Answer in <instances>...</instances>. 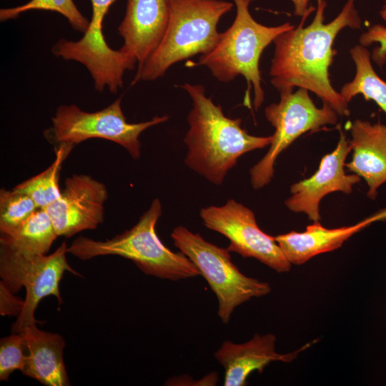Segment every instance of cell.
Wrapping results in <instances>:
<instances>
[{
  "label": "cell",
  "instance_id": "6da1fadb",
  "mask_svg": "<svg viewBox=\"0 0 386 386\" xmlns=\"http://www.w3.org/2000/svg\"><path fill=\"white\" fill-rule=\"evenodd\" d=\"M327 3L317 0L315 16L304 27L302 17L294 29L277 36L269 69L270 82L279 92L304 88L315 94L339 116H348V103L332 86L329 68L336 54L332 46L337 34L345 27L359 29L362 21L355 0H347L332 21L324 24Z\"/></svg>",
  "mask_w": 386,
  "mask_h": 386
},
{
  "label": "cell",
  "instance_id": "7a4b0ae2",
  "mask_svg": "<svg viewBox=\"0 0 386 386\" xmlns=\"http://www.w3.org/2000/svg\"><path fill=\"white\" fill-rule=\"evenodd\" d=\"M179 87L192 101L187 116L189 128L184 138L187 147L184 163L209 182L222 184L242 155L271 144L272 135L249 134L242 127L240 118L225 116L222 106L206 96L202 84L184 83Z\"/></svg>",
  "mask_w": 386,
  "mask_h": 386
},
{
  "label": "cell",
  "instance_id": "3957f363",
  "mask_svg": "<svg viewBox=\"0 0 386 386\" xmlns=\"http://www.w3.org/2000/svg\"><path fill=\"white\" fill-rule=\"evenodd\" d=\"M233 6L224 0H169V19L162 39L137 71L132 84L157 79L173 64L210 52L220 37L218 23Z\"/></svg>",
  "mask_w": 386,
  "mask_h": 386
},
{
  "label": "cell",
  "instance_id": "277c9868",
  "mask_svg": "<svg viewBox=\"0 0 386 386\" xmlns=\"http://www.w3.org/2000/svg\"><path fill=\"white\" fill-rule=\"evenodd\" d=\"M161 214L162 204L156 198L131 229L105 241L79 237L68 246L67 253L82 260L120 256L132 260L147 275L172 281L201 275L187 256L181 251H171L159 239L155 226Z\"/></svg>",
  "mask_w": 386,
  "mask_h": 386
},
{
  "label": "cell",
  "instance_id": "5b68a950",
  "mask_svg": "<svg viewBox=\"0 0 386 386\" xmlns=\"http://www.w3.org/2000/svg\"><path fill=\"white\" fill-rule=\"evenodd\" d=\"M236 16L232 25L221 33L214 48L201 55L197 63L207 67L222 83L241 75L247 84V96L254 91V106L258 109L264 100L259 62L264 49L281 34L295 27L290 22L267 26L258 23L249 10L250 0H233Z\"/></svg>",
  "mask_w": 386,
  "mask_h": 386
},
{
  "label": "cell",
  "instance_id": "8992f818",
  "mask_svg": "<svg viewBox=\"0 0 386 386\" xmlns=\"http://www.w3.org/2000/svg\"><path fill=\"white\" fill-rule=\"evenodd\" d=\"M174 244L197 266L218 300L217 314L227 324L234 309L270 293L269 284L248 277L232 262L229 251L179 225L171 233Z\"/></svg>",
  "mask_w": 386,
  "mask_h": 386
},
{
  "label": "cell",
  "instance_id": "52a82bcc",
  "mask_svg": "<svg viewBox=\"0 0 386 386\" xmlns=\"http://www.w3.org/2000/svg\"><path fill=\"white\" fill-rule=\"evenodd\" d=\"M279 94V102L264 109L265 117L274 128V132L266 154L249 169L250 182L254 189L271 182L276 159L295 139L305 132L336 124L340 117L327 104L317 107L306 89Z\"/></svg>",
  "mask_w": 386,
  "mask_h": 386
},
{
  "label": "cell",
  "instance_id": "ba28073f",
  "mask_svg": "<svg viewBox=\"0 0 386 386\" xmlns=\"http://www.w3.org/2000/svg\"><path fill=\"white\" fill-rule=\"evenodd\" d=\"M67 247L63 242L49 255L29 256L0 246L1 281L14 294L26 289L24 308L12 325L13 333H21L36 324L34 312L43 298L53 295L61 304L59 283L66 271L80 275L67 262Z\"/></svg>",
  "mask_w": 386,
  "mask_h": 386
},
{
  "label": "cell",
  "instance_id": "9c48e42d",
  "mask_svg": "<svg viewBox=\"0 0 386 386\" xmlns=\"http://www.w3.org/2000/svg\"><path fill=\"white\" fill-rule=\"evenodd\" d=\"M122 96L106 108L87 112L74 104L59 106L51 118L49 137L59 144H77L91 138H100L123 147L134 159L141 155L140 134L147 129L164 123L167 115L129 123L122 109Z\"/></svg>",
  "mask_w": 386,
  "mask_h": 386
},
{
  "label": "cell",
  "instance_id": "30bf717a",
  "mask_svg": "<svg viewBox=\"0 0 386 386\" xmlns=\"http://www.w3.org/2000/svg\"><path fill=\"white\" fill-rule=\"evenodd\" d=\"M203 224L229 241L227 249L244 258H254L279 273L287 272L292 264L282 253L274 237L257 225L254 212L233 199L222 206L202 208Z\"/></svg>",
  "mask_w": 386,
  "mask_h": 386
},
{
  "label": "cell",
  "instance_id": "8fae6325",
  "mask_svg": "<svg viewBox=\"0 0 386 386\" xmlns=\"http://www.w3.org/2000/svg\"><path fill=\"white\" fill-rule=\"evenodd\" d=\"M107 198L104 184L89 175L73 174L65 179L59 197L44 209L57 235L70 237L104 222Z\"/></svg>",
  "mask_w": 386,
  "mask_h": 386
},
{
  "label": "cell",
  "instance_id": "7c38bea8",
  "mask_svg": "<svg viewBox=\"0 0 386 386\" xmlns=\"http://www.w3.org/2000/svg\"><path fill=\"white\" fill-rule=\"evenodd\" d=\"M340 134L335 149L322 157L315 174L291 185L292 195L284 202L288 209L305 213L313 222L321 219L320 204L324 197L335 192L350 194L361 180L357 174L345 172V161L352 147L341 129Z\"/></svg>",
  "mask_w": 386,
  "mask_h": 386
},
{
  "label": "cell",
  "instance_id": "4fadbf2b",
  "mask_svg": "<svg viewBox=\"0 0 386 386\" xmlns=\"http://www.w3.org/2000/svg\"><path fill=\"white\" fill-rule=\"evenodd\" d=\"M169 19V0H127L124 17L118 26L124 41L120 50L137 61V70L157 49Z\"/></svg>",
  "mask_w": 386,
  "mask_h": 386
},
{
  "label": "cell",
  "instance_id": "5bb4252c",
  "mask_svg": "<svg viewBox=\"0 0 386 386\" xmlns=\"http://www.w3.org/2000/svg\"><path fill=\"white\" fill-rule=\"evenodd\" d=\"M276 336L272 333H256L244 343L224 341L214 354L224 369L223 385L244 386L253 372L261 373L272 362H291L312 344H306L292 352L280 354L276 352Z\"/></svg>",
  "mask_w": 386,
  "mask_h": 386
},
{
  "label": "cell",
  "instance_id": "9a60e30c",
  "mask_svg": "<svg viewBox=\"0 0 386 386\" xmlns=\"http://www.w3.org/2000/svg\"><path fill=\"white\" fill-rule=\"evenodd\" d=\"M350 133L352 155L345 168L366 182L367 197L375 199L386 182V124L357 119Z\"/></svg>",
  "mask_w": 386,
  "mask_h": 386
},
{
  "label": "cell",
  "instance_id": "2e32d148",
  "mask_svg": "<svg viewBox=\"0 0 386 386\" xmlns=\"http://www.w3.org/2000/svg\"><path fill=\"white\" fill-rule=\"evenodd\" d=\"M21 334L28 350L23 373L47 386L70 385L63 358L62 336L39 330L36 324L27 327Z\"/></svg>",
  "mask_w": 386,
  "mask_h": 386
},
{
  "label": "cell",
  "instance_id": "e0dca14e",
  "mask_svg": "<svg viewBox=\"0 0 386 386\" xmlns=\"http://www.w3.org/2000/svg\"><path fill=\"white\" fill-rule=\"evenodd\" d=\"M369 226L365 219L351 226L327 228L320 221L308 225L304 232L292 231L274 237L291 264L301 265L312 257L340 248L345 242Z\"/></svg>",
  "mask_w": 386,
  "mask_h": 386
},
{
  "label": "cell",
  "instance_id": "ac0fdd59",
  "mask_svg": "<svg viewBox=\"0 0 386 386\" xmlns=\"http://www.w3.org/2000/svg\"><path fill=\"white\" fill-rule=\"evenodd\" d=\"M57 237L45 209L38 208L17 226L1 231L0 246L24 255H43Z\"/></svg>",
  "mask_w": 386,
  "mask_h": 386
},
{
  "label": "cell",
  "instance_id": "d6986e66",
  "mask_svg": "<svg viewBox=\"0 0 386 386\" xmlns=\"http://www.w3.org/2000/svg\"><path fill=\"white\" fill-rule=\"evenodd\" d=\"M355 64L354 79L340 89V94L349 103L361 94L366 100L374 101L386 114V81L375 72L371 63V54L365 46L356 45L350 50Z\"/></svg>",
  "mask_w": 386,
  "mask_h": 386
},
{
  "label": "cell",
  "instance_id": "ffe728a7",
  "mask_svg": "<svg viewBox=\"0 0 386 386\" xmlns=\"http://www.w3.org/2000/svg\"><path fill=\"white\" fill-rule=\"evenodd\" d=\"M74 147L71 144H59L55 159L49 167L12 189L28 194L39 208H45L51 204L61 194L59 187V173L62 163Z\"/></svg>",
  "mask_w": 386,
  "mask_h": 386
},
{
  "label": "cell",
  "instance_id": "44dd1931",
  "mask_svg": "<svg viewBox=\"0 0 386 386\" xmlns=\"http://www.w3.org/2000/svg\"><path fill=\"white\" fill-rule=\"evenodd\" d=\"M31 10H45L63 15L76 31L85 33L89 21L80 12L73 0H30L26 4L0 9V21L15 19L21 14Z\"/></svg>",
  "mask_w": 386,
  "mask_h": 386
},
{
  "label": "cell",
  "instance_id": "7402d4cb",
  "mask_svg": "<svg viewBox=\"0 0 386 386\" xmlns=\"http://www.w3.org/2000/svg\"><path fill=\"white\" fill-rule=\"evenodd\" d=\"M38 208L28 194L13 189H1L0 232L17 226Z\"/></svg>",
  "mask_w": 386,
  "mask_h": 386
},
{
  "label": "cell",
  "instance_id": "603a6c76",
  "mask_svg": "<svg viewBox=\"0 0 386 386\" xmlns=\"http://www.w3.org/2000/svg\"><path fill=\"white\" fill-rule=\"evenodd\" d=\"M26 340L21 333L12 335L0 341V380L8 381L10 375L16 370H24L26 355Z\"/></svg>",
  "mask_w": 386,
  "mask_h": 386
},
{
  "label": "cell",
  "instance_id": "cb8c5ba5",
  "mask_svg": "<svg viewBox=\"0 0 386 386\" xmlns=\"http://www.w3.org/2000/svg\"><path fill=\"white\" fill-rule=\"evenodd\" d=\"M380 16L386 21V4L383 6L380 12ZM360 44L363 46H368L373 43H379L380 46L375 47L371 54V59L379 66H382L386 62V27L381 24L370 26L362 33L359 39Z\"/></svg>",
  "mask_w": 386,
  "mask_h": 386
},
{
  "label": "cell",
  "instance_id": "d4e9b609",
  "mask_svg": "<svg viewBox=\"0 0 386 386\" xmlns=\"http://www.w3.org/2000/svg\"><path fill=\"white\" fill-rule=\"evenodd\" d=\"M4 284L0 282V314L2 316H16L21 312L24 300L16 297Z\"/></svg>",
  "mask_w": 386,
  "mask_h": 386
},
{
  "label": "cell",
  "instance_id": "484cf974",
  "mask_svg": "<svg viewBox=\"0 0 386 386\" xmlns=\"http://www.w3.org/2000/svg\"><path fill=\"white\" fill-rule=\"evenodd\" d=\"M254 1V0H250ZM295 6V14L302 17H307L315 9L312 6H309L310 0H291Z\"/></svg>",
  "mask_w": 386,
  "mask_h": 386
},
{
  "label": "cell",
  "instance_id": "4316f807",
  "mask_svg": "<svg viewBox=\"0 0 386 386\" xmlns=\"http://www.w3.org/2000/svg\"><path fill=\"white\" fill-rule=\"evenodd\" d=\"M368 224H371L375 222L385 221L386 220V207L380 209V211L374 213L370 217L365 219Z\"/></svg>",
  "mask_w": 386,
  "mask_h": 386
},
{
  "label": "cell",
  "instance_id": "83f0119b",
  "mask_svg": "<svg viewBox=\"0 0 386 386\" xmlns=\"http://www.w3.org/2000/svg\"><path fill=\"white\" fill-rule=\"evenodd\" d=\"M385 325H386V312H385Z\"/></svg>",
  "mask_w": 386,
  "mask_h": 386
}]
</instances>
